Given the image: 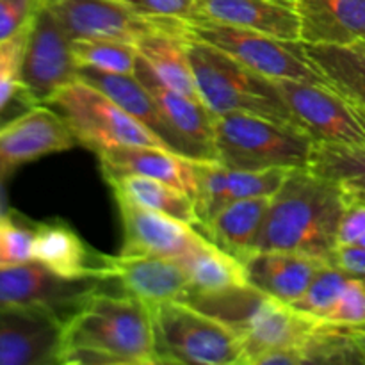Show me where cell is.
<instances>
[{"label":"cell","mask_w":365,"mask_h":365,"mask_svg":"<svg viewBox=\"0 0 365 365\" xmlns=\"http://www.w3.org/2000/svg\"><path fill=\"white\" fill-rule=\"evenodd\" d=\"M348 196L310 168L292 170L271 198L255 252H292L328 262Z\"/></svg>","instance_id":"1"},{"label":"cell","mask_w":365,"mask_h":365,"mask_svg":"<svg viewBox=\"0 0 365 365\" xmlns=\"http://www.w3.org/2000/svg\"><path fill=\"white\" fill-rule=\"evenodd\" d=\"M106 353L116 365H155L148 303L130 294L95 292L66 319L63 349Z\"/></svg>","instance_id":"2"},{"label":"cell","mask_w":365,"mask_h":365,"mask_svg":"<svg viewBox=\"0 0 365 365\" xmlns=\"http://www.w3.org/2000/svg\"><path fill=\"white\" fill-rule=\"evenodd\" d=\"M187 50L200 100L216 116L246 113L302 128L274 81L202 39L189 38Z\"/></svg>","instance_id":"3"},{"label":"cell","mask_w":365,"mask_h":365,"mask_svg":"<svg viewBox=\"0 0 365 365\" xmlns=\"http://www.w3.org/2000/svg\"><path fill=\"white\" fill-rule=\"evenodd\" d=\"M316 145L302 128L253 114L228 113L214 120L217 160L230 170H302L310 166Z\"/></svg>","instance_id":"4"},{"label":"cell","mask_w":365,"mask_h":365,"mask_svg":"<svg viewBox=\"0 0 365 365\" xmlns=\"http://www.w3.org/2000/svg\"><path fill=\"white\" fill-rule=\"evenodd\" d=\"M148 307L157 364H242L241 341L220 317L178 299Z\"/></svg>","instance_id":"5"},{"label":"cell","mask_w":365,"mask_h":365,"mask_svg":"<svg viewBox=\"0 0 365 365\" xmlns=\"http://www.w3.org/2000/svg\"><path fill=\"white\" fill-rule=\"evenodd\" d=\"M46 106L61 114L78 145L86 146L91 152L100 153L118 146L166 148L155 134L134 120L106 93L81 78L50 96Z\"/></svg>","instance_id":"6"},{"label":"cell","mask_w":365,"mask_h":365,"mask_svg":"<svg viewBox=\"0 0 365 365\" xmlns=\"http://www.w3.org/2000/svg\"><path fill=\"white\" fill-rule=\"evenodd\" d=\"M187 31L191 38L202 39L223 50L235 61L271 81L291 78L327 84L323 75L305 57L302 41H284L262 32L209 20L187 21Z\"/></svg>","instance_id":"7"},{"label":"cell","mask_w":365,"mask_h":365,"mask_svg":"<svg viewBox=\"0 0 365 365\" xmlns=\"http://www.w3.org/2000/svg\"><path fill=\"white\" fill-rule=\"evenodd\" d=\"M78 68L71 39L39 2L29 24L18 70L20 100L29 107L46 103L64 86L78 81Z\"/></svg>","instance_id":"8"},{"label":"cell","mask_w":365,"mask_h":365,"mask_svg":"<svg viewBox=\"0 0 365 365\" xmlns=\"http://www.w3.org/2000/svg\"><path fill=\"white\" fill-rule=\"evenodd\" d=\"M278 91L316 143L365 146V116L328 84L278 78Z\"/></svg>","instance_id":"9"},{"label":"cell","mask_w":365,"mask_h":365,"mask_svg":"<svg viewBox=\"0 0 365 365\" xmlns=\"http://www.w3.org/2000/svg\"><path fill=\"white\" fill-rule=\"evenodd\" d=\"M110 278L103 274L66 278L36 260L0 269V309L43 307L70 317L89 296L103 291Z\"/></svg>","instance_id":"10"},{"label":"cell","mask_w":365,"mask_h":365,"mask_svg":"<svg viewBox=\"0 0 365 365\" xmlns=\"http://www.w3.org/2000/svg\"><path fill=\"white\" fill-rule=\"evenodd\" d=\"M70 39H116L135 45L139 38L178 18L145 16L121 0H39Z\"/></svg>","instance_id":"11"},{"label":"cell","mask_w":365,"mask_h":365,"mask_svg":"<svg viewBox=\"0 0 365 365\" xmlns=\"http://www.w3.org/2000/svg\"><path fill=\"white\" fill-rule=\"evenodd\" d=\"M64 324L52 309H0V365H59Z\"/></svg>","instance_id":"12"},{"label":"cell","mask_w":365,"mask_h":365,"mask_svg":"<svg viewBox=\"0 0 365 365\" xmlns=\"http://www.w3.org/2000/svg\"><path fill=\"white\" fill-rule=\"evenodd\" d=\"M78 146L73 132L57 110L46 103L31 106L0 127V180L24 164Z\"/></svg>","instance_id":"13"},{"label":"cell","mask_w":365,"mask_h":365,"mask_svg":"<svg viewBox=\"0 0 365 365\" xmlns=\"http://www.w3.org/2000/svg\"><path fill=\"white\" fill-rule=\"evenodd\" d=\"M113 195L123 225L121 253L180 259L182 255L207 241L198 228L185 221L135 205L118 192Z\"/></svg>","instance_id":"14"},{"label":"cell","mask_w":365,"mask_h":365,"mask_svg":"<svg viewBox=\"0 0 365 365\" xmlns=\"http://www.w3.org/2000/svg\"><path fill=\"white\" fill-rule=\"evenodd\" d=\"M103 274L120 285L121 292L145 303L178 299L189 294V277L177 259L157 255H103Z\"/></svg>","instance_id":"15"},{"label":"cell","mask_w":365,"mask_h":365,"mask_svg":"<svg viewBox=\"0 0 365 365\" xmlns=\"http://www.w3.org/2000/svg\"><path fill=\"white\" fill-rule=\"evenodd\" d=\"M78 78L106 93L113 102H116L121 109L127 110L134 120H138L152 134H155L168 150L187 157V159H200L198 152L187 141H184L175 132V128L164 120L152 93L143 86V82L135 75L109 73V71L81 66L78 68Z\"/></svg>","instance_id":"16"},{"label":"cell","mask_w":365,"mask_h":365,"mask_svg":"<svg viewBox=\"0 0 365 365\" xmlns=\"http://www.w3.org/2000/svg\"><path fill=\"white\" fill-rule=\"evenodd\" d=\"M134 75L143 82L155 98L164 120L175 128L184 141L198 152L200 159L217 160L214 146V120L216 114L202 102L191 96L180 95L168 88L155 77L152 68L138 56Z\"/></svg>","instance_id":"17"},{"label":"cell","mask_w":365,"mask_h":365,"mask_svg":"<svg viewBox=\"0 0 365 365\" xmlns=\"http://www.w3.org/2000/svg\"><path fill=\"white\" fill-rule=\"evenodd\" d=\"M198 20L262 32L284 41L302 39L294 4L285 0H198Z\"/></svg>","instance_id":"18"},{"label":"cell","mask_w":365,"mask_h":365,"mask_svg":"<svg viewBox=\"0 0 365 365\" xmlns=\"http://www.w3.org/2000/svg\"><path fill=\"white\" fill-rule=\"evenodd\" d=\"M103 178L120 175H141L166 182L180 191L195 196V159L170 152L160 146H118L98 153Z\"/></svg>","instance_id":"19"},{"label":"cell","mask_w":365,"mask_h":365,"mask_svg":"<svg viewBox=\"0 0 365 365\" xmlns=\"http://www.w3.org/2000/svg\"><path fill=\"white\" fill-rule=\"evenodd\" d=\"M248 284L262 294L292 305L298 302L324 260L292 252H253L245 260Z\"/></svg>","instance_id":"20"},{"label":"cell","mask_w":365,"mask_h":365,"mask_svg":"<svg viewBox=\"0 0 365 365\" xmlns=\"http://www.w3.org/2000/svg\"><path fill=\"white\" fill-rule=\"evenodd\" d=\"M189 38L187 21L173 20L166 27L139 38L135 41V50L163 84L180 95L200 100L189 61Z\"/></svg>","instance_id":"21"},{"label":"cell","mask_w":365,"mask_h":365,"mask_svg":"<svg viewBox=\"0 0 365 365\" xmlns=\"http://www.w3.org/2000/svg\"><path fill=\"white\" fill-rule=\"evenodd\" d=\"M303 43L365 41V0H294Z\"/></svg>","instance_id":"22"},{"label":"cell","mask_w":365,"mask_h":365,"mask_svg":"<svg viewBox=\"0 0 365 365\" xmlns=\"http://www.w3.org/2000/svg\"><path fill=\"white\" fill-rule=\"evenodd\" d=\"M32 260L66 278L103 274L102 253L89 248L64 221L34 225Z\"/></svg>","instance_id":"23"},{"label":"cell","mask_w":365,"mask_h":365,"mask_svg":"<svg viewBox=\"0 0 365 365\" xmlns=\"http://www.w3.org/2000/svg\"><path fill=\"white\" fill-rule=\"evenodd\" d=\"M302 46L327 84L365 116V41L351 45L302 41Z\"/></svg>","instance_id":"24"},{"label":"cell","mask_w":365,"mask_h":365,"mask_svg":"<svg viewBox=\"0 0 365 365\" xmlns=\"http://www.w3.org/2000/svg\"><path fill=\"white\" fill-rule=\"evenodd\" d=\"M269 203V196L232 202L230 205L221 209L209 223L198 227V230L210 242L245 262L255 252L257 239Z\"/></svg>","instance_id":"25"},{"label":"cell","mask_w":365,"mask_h":365,"mask_svg":"<svg viewBox=\"0 0 365 365\" xmlns=\"http://www.w3.org/2000/svg\"><path fill=\"white\" fill-rule=\"evenodd\" d=\"M177 260L189 277L187 298L192 294H221L250 285L245 264L209 239Z\"/></svg>","instance_id":"26"},{"label":"cell","mask_w":365,"mask_h":365,"mask_svg":"<svg viewBox=\"0 0 365 365\" xmlns=\"http://www.w3.org/2000/svg\"><path fill=\"white\" fill-rule=\"evenodd\" d=\"M106 180L113 192L125 196L135 205L168 214V216L185 221L192 227H198L195 202L187 192L166 184V182L141 177V175H120V177H110Z\"/></svg>","instance_id":"27"},{"label":"cell","mask_w":365,"mask_h":365,"mask_svg":"<svg viewBox=\"0 0 365 365\" xmlns=\"http://www.w3.org/2000/svg\"><path fill=\"white\" fill-rule=\"evenodd\" d=\"M309 168L337 184L348 200L365 202V146L317 143Z\"/></svg>","instance_id":"28"},{"label":"cell","mask_w":365,"mask_h":365,"mask_svg":"<svg viewBox=\"0 0 365 365\" xmlns=\"http://www.w3.org/2000/svg\"><path fill=\"white\" fill-rule=\"evenodd\" d=\"M196 192L195 202L198 227L209 223L221 209L230 205V168L220 160L195 159ZM196 227V228H198Z\"/></svg>","instance_id":"29"},{"label":"cell","mask_w":365,"mask_h":365,"mask_svg":"<svg viewBox=\"0 0 365 365\" xmlns=\"http://www.w3.org/2000/svg\"><path fill=\"white\" fill-rule=\"evenodd\" d=\"M71 48L78 66L134 75L138 50L132 43L116 39H71Z\"/></svg>","instance_id":"30"},{"label":"cell","mask_w":365,"mask_h":365,"mask_svg":"<svg viewBox=\"0 0 365 365\" xmlns=\"http://www.w3.org/2000/svg\"><path fill=\"white\" fill-rule=\"evenodd\" d=\"M349 280H351V274L327 262L317 271L305 294L291 307L303 316L317 321H327Z\"/></svg>","instance_id":"31"},{"label":"cell","mask_w":365,"mask_h":365,"mask_svg":"<svg viewBox=\"0 0 365 365\" xmlns=\"http://www.w3.org/2000/svg\"><path fill=\"white\" fill-rule=\"evenodd\" d=\"M34 227L14 212L0 217V269L32 260Z\"/></svg>","instance_id":"32"},{"label":"cell","mask_w":365,"mask_h":365,"mask_svg":"<svg viewBox=\"0 0 365 365\" xmlns=\"http://www.w3.org/2000/svg\"><path fill=\"white\" fill-rule=\"evenodd\" d=\"M291 171L284 168L259 171L230 170V200L237 202V200L262 198V196L273 198Z\"/></svg>","instance_id":"33"},{"label":"cell","mask_w":365,"mask_h":365,"mask_svg":"<svg viewBox=\"0 0 365 365\" xmlns=\"http://www.w3.org/2000/svg\"><path fill=\"white\" fill-rule=\"evenodd\" d=\"M38 6L39 0H0V43L20 34Z\"/></svg>","instance_id":"34"},{"label":"cell","mask_w":365,"mask_h":365,"mask_svg":"<svg viewBox=\"0 0 365 365\" xmlns=\"http://www.w3.org/2000/svg\"><path fill=\"white\" fill-rule=\"evenodd\" d=\"M145 16L178 18L195 21L198 18V0H123Z\"/></svg>","instance_id":"35"},{"label":"cell","mask_w":365,"mask_h":365,"mask_svg":"<svg viewBox=\"0 0 365 365\" xmlns=\"http://www.w3.org/2000/svg\"><path fill=\"white\" fill-rule=\"evenodd\" d=\"M365 234V202L362 200H348L341 225L337 232V246L356 245Z\"/></svg>","instance_id":"36"},{"label":"cell","mask_w":365,"mask_h":365,"mask_svg":"<svg viewBox=\"0 0 365 365\" xmlns=\"http://www.w3.org/2000/svg\"><path fill=\"white\" fill-rule=\"evenodd\" d=\"M328 264L346 271L351 277L365 280V246H337L328 259Z\"/></svg>","instance_id":"37"},{"label":"cell","mask_w":365,"mask_h":365,"mask_svg":"<svg viewBox=\"0 0 365 365\" xmlns=\"http://www.w3.org/2000/svg\"><path fill=\"white\" fill-rule=\"evenodd\" d=\"M7 214L6 210V202H4V189H2V180H0V217H4Z\"/></svg>","instance_id":"38"},{"label":"cell","mask_w":365,"mask_h":365,"mask_svg":"<svg viewBox=\"0 0 365 365\" xmlns=\"http://www.w3.org/2000/svg\"><path fill=\"white\" fill-rule=\"evenodd\" d=\"M2 57H4V52H2V45H0V66H2Z\"/></svg>","instance_id":"39"},{"label":"cell","mask_w":365,"mask_h":365,"mask_svg":"<svg viewBox=\"0 0 365 365\" xmlns=\"http://www.w3.org/2000/svg\"><path fill=\"white\" fill-rule=\"evenodd\" d=\"M285 2H292V4H294V0H285Z\"/></svg>","instance_id":"40"},{"label":"cell","mask_w":365,"mask_h":365,"mask_svg":"<svg viewBox=\"0 0 365 365\" xmlns=\"http://www.w3.org/2000/svg\"><path fill=\"white\" fill-rule=\"evenodd\" d=\"M121 2H123V0H121Z\"/></svg>","instance_id":"41"},{"label":"cell","mask_w":365,"mask_h":365,"mask_svg":"<svg viewBox=\"0 0 365 365\" xmlns=\"http://www.w3.org/2000/svg\"><path fill=\"white\" fill-rule=\"evenodd\" d=\"M364 282H365V280H364Z\"/></svg>","instance_id":"42"}]
</instances>
